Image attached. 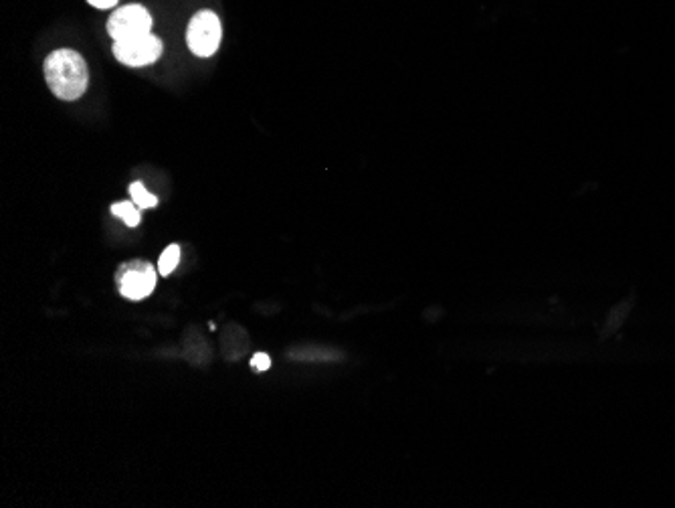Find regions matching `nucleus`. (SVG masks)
I'll use <instances>...</instances> for the list:
<instances>
[{
  "label": "nucleus",
  "instance_id": "nucleus-1",
  "mask_svg": "<svg viewBox=\"0 0 675 508\" xmlns=\"http://www.w3.org/2000/svg\"><path fill=\"white\" fill-rule=\"evenodd\" d=\"M45 79L59 100L73 102L85 94L89 71L85 59L73 49H57L45 59Z\"/></svg>",
  "mask_w": 675,
  "mask_h": 508
},
{
  "label": "nucleus",
  "instance_id": "nucleus-2",
  "mask_svg": "<svg viewBox=\"0 0 675 508\" xmlns=\"http://www.w3.org/2000/svg\"><path fill=\"white\" fill-rule=\"evenodd\" d=\"M159 274L156 267L146 259H132L119 267L116 274V283L119 294L127 300H144L154 292L156 283H159Z\"/></svg>",
  "mask_w": 675,
  "mask_h": 508
},
{
  "label": "nucleus",
  "instance_id": "nucleus-3",
  "mask_svg": "<svg viewBox=\"0 0 675 508\" xmlns=\"http://www.w3.org/2000/svg\"><path fill=\"white\" fill-rule=\"evenodd\" d=\"M221 20L213 11H200L194 14L186 31V43L194 55L211 57L221 45Z\"/></svg>",
  "mask_w": 675,
  "mask_h": 508
},
{
  "label": "nucleus",
  "instance_id": "nucleus-4",
  "mask_svg": "<svg viewBox=\"0 0 675 508\" xmlns=\"http://www.w3.org/2000/svg\"><path fill=\"white\" fill-rule=\"evenodd\" d=\"M150 29H152V17L140 4L122 6L108 20V33L114 41H127L142 35H150Z\"/></svg>",
  "mask_w": 675,
  "mask_h": 508
},
{
  "label": "nucleus",
  "instance_id": "nucleus-5",
  "mask_svg": "<svg viewBox=\"0 0 675 508\" xmlns=\"http://www.w3.org/2000/svg\"><path fill=\"white\" fill-rule=\"evenodd\" d=\"M114 55L119 63L127 67H144L159 61L162 55V41L154 35H142L136 39L116 41Z\"/></svg>",
  "mask_w": 675,
  "mask_h": 508
},
{
  "label": "nucleus",
  "instance_id": "nucleus-6",
  "mask_svg": "<svg viewBox=\"0 0 675 508\" xmlns=\"http://www.w3.org/2000/svg\"><path fill=\"white\" fill-rule=\"evenodd\" d=\"M111 213L119 217L127 227H138L142 221V213L140 207L134 203V201H124V203H116L111 207Z\"/></svg>",
  "mask_w": 675,
  "mask_h": 508
},
{
  "label": "nucleus",
  "instance_id": "nucleus-7",
  "mask_svg": "<svg viewBox=\"0 0 675 508\" xmlns=\"http://www.w3.org/2000/svg\"><path fill=\"white\" fill-rule=\"evenodd\" d=\"M178 261H180V245L172 243L168 245L167 250H164V253L159 259V272L162 278H167V275H170L172 272L178 267Z\"/></svg>",
  "mask_w": 675,
  "mask_h": 508
},
{
  "label": "nucleus",
  "instance_id": "nucleus-8",
  "mask_svg": "<svg viewBox=\"0 0 675 508\" xmlns=\"http://www.w3.org/2000/svg\"><path fill=\"white\" fill-rule=\"evenodd\" d=\"M130 195L132 201L136 203L140 209H152L159 205V197H154L152 193L146 191V186L142 183H132L130 184Z\"/></svg>",
  "mask_w": 675,
  "mask_h": 508
},
{
  "label": "nucleus",
  "instance_id": "nucleus-9",
  "mask_svg": "<svg viewBox=\"0 0 675 508\" xmlns=\"http://www.w3.org/2000/svg\"><path fill=\"white\" fill-rule=\"evenodd\" d=\"M251 367H253V369H257V371H267L269 367H272V358H269L265 353L253 355V358H251Z\"/></svg>",
  "mask_w": 675,
  "mask_h": 508
},
{
  "label": "nucleus",
  "instance_id": "nucleus-10",
  "mask_svg": "<svg viewBox=\"0 0 675 508\" xmlns=\"http://www.w3.org/2000/svg\"><path fill=\"white\" fill-rule=\"evenodd\" d=\"M87 3L95 6V9H111V6H116L118 0H87Z\"/></svg>",
  "mask_w": 675,
  "mask_h": 508
}]
</instances>
